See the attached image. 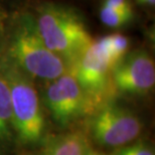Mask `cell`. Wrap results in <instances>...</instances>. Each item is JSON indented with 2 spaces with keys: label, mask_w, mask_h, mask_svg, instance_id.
I'll return each instance as SVG.
<instances>
[{
  "label": "cell",
  "mask_w": 155,
  "mask_h": 155,
  "mask_svg": "<svg viewBox=\"0 0 155 155\" xmlns=\"http://www.w3.org/2000/svg\"><path fill=\"white\" fill-rule=\"evenodd\" d=\"M8 60L27 76L48 82L69 71L66 61L43 42L31 17H23L15 28L9 43Z\"/></svg>",
  "instance_id": "7a4b0ae2"
},
{
  "label": "cell",
  "mask_w": 155,
  "mask_h": 155,
  "mask_svg": "<svg viewBox=\"0 0 155 155\" xmlns=\"http://www.w3.org/2000/svg\"><path fill=\"white\" fill-rule=\"evenodd\" d=\"M99 16L102 23L111 28H119L127 25L134 17V13L118 11L115 9L102 6L99 11Z\"/></svg>",
  "instance_id": "8fae6325"
},
{
  "label": "cell",
  "mask_w": 155,
  "mask_h": 155,
  "mask_svg": "<svg viewBox=\"0 0 155 155\" xmlns=\"http://www.w3.org/2000/svg\"><path fill=\"white\" fill-rule=\"evenodd\" d=\"M115 91L125 94L143 95L155 85V64L147 51L139 49L127 52L112 69Z\"/></svg>",
  "instance_id": "52a82bcc"
},
{
  "label": "cell",
  "mask_w": 155,
  "mask_h": 155,
  "mask_svg": "<svg viewBox=\"0 0 155 155\" xmlns=\"http://www.w3.org/2000/svg\"><path fill=\"white\" fill-rule=\"evenodd\" d=\"M102 6H106V7L115 9L118 11L134 13L132 3L130 2V0H103Z\"/></svg>",
  "instance_id": "4fadbf2b"
},
{
  "label": "cell",
  "mask_w": 155,
  "mask_h": 155,
  "mask_svg": "<svg viewBox=\"0 0 155 155\" xmlns=\"http://www.w3.org/2000/svg\"><path fill=\"white\" fill-rule=\"evenodd\" d=\"M46 107L61 126H67L85 114H93L87 96L76 78L68 72L48 81L45 90Z\"/></svg>",
  "instance_id": "8992f818"
},
{
  "label": "cell",
  "mask_w": 155,
  "mask_h": 155,
  "mask_svg": "<svg viewBox=\"0 0 155 155\" xmlns=\"http://www.w3.org/2000/svg\"><path fill=\"white\" fill-rule=\"evenodd\" d=\"M9 88L14 132L23 143H36L45 132V117L30 77L6 60L0 64Z\"/></svg>",
  "instance_id": "3957f363"
},
{
  "label": "cell",
  "mask_w": 155,
  "mask_h": 155,
  "mask_svg": "<svg viewBox=\"0 0 155 155\" xmlns=\"http://www.w3.org/2000/svg\"><path fill=\"white\" fill-rule=\"evenodd\" d=\"M142 131L140 119L129 109L108 101L93 113L90 133L106 147H121L131 143Z\"/></svg>",
  "instance_id": "5b68a950"
},
{
  "label": "cell",
  "mask_w": 155,
  "mask_h": 155,
  "mask_svg": "<svg viewBox=\"0 0 155 155\" xmlns=\"http://www.w3.org/2000/svg\"><path fill=\"white\" fill-rule=\"evenodd\" d=\"M7 18H8L7 12L0 6V38H1L3 32H4V30H5Z\"/></svg>",
  "instance_id": "5bb4252c"
},
{
  "label": "cell",
  "mask_w": 155,
  "mask_h": 155,
  "mask_svg": "<svg viewBox=\"0 0 155 155\" xmlns=\"http://www.w3.org/2000/svg\"><path fill=\"white\" fill-rule=\"evenodd\" d=\"M35 22L45 45L63 58L69 69L94 40L82 18L64 6L45 4Z\"/></svg>",
  "instance_id": "6da1fadb"
},
{
  "label": "cell",
  "mask_w": 155,
  "mask_h": 155,
  "mask_svg": "<svg viewBox=\"0 0 155 155\" xmlns=\"http://www.w3.org/2000/svg\"><path fill=\"white\" fill-rule=\"evenodd\" d=\"M14 134L9 88L2 71L0 70V144L7 143Z\"/></svg>",
  "instance_id": "9c48e42d"
},
{
  "label": "cell",
  "mask_w": 155,
  "mask_h": 155,
  "mask_svg": "<svg viewBox=\"0 0 155 155\" xmlns=\"http://www.w3.org/2000/svg\"><path fill=\"white\" fill-rule=\"evenodd\" d=\"M88 155H106L102 152H99V151H96V150H93L91 148H89V151H88Z\"/></svg>",
  "instance_id": "2e32d148"
},
{
  "label": "cell",
  "mask_w": 155,
  "mask_h": 155,
  "mask_svg": "<svg viewBox=\"0 0 155 155\" xmlns=\"http://www.w3.org/2000/svg\"><path fill=\"white\" fill-rule=\"evenodd\" d=\"M89 148L83 134L66 133L48 141L45 155H88Z\"/></svg>",
  "instance_id": "ba28073f"
},
{
  "label": "cell",
  "mask_w": 155,
  "mask_h": 155,
  "mask_svg": "<svg viewBox=\"0 0 155 155\" xmlns=\"http://www.w3.org/2000/svg\"><path fill=\"white\" fill-rule=\"evenodd\" d=\"M140 4L143 5H148V6H154L155 4V0H137Z\"/></svg>",
  "instance_id": "9a60e30c"
},
{
  "label": "cell",
  "mask_w": 155,
  "mask_h": 155,
  "mask_svg": "<svg viewBox=\"0 0 155 155\" xmlns=\"http://www.w3.org/2000/svg\"><path fill=\"white\" fill-rule=\"evenodd\" d=\"M113 155H154V151L150 145L139 141L119 147Z\"/></svg>",
  "instance_id": "7c38bea8"
},
{
  "label": "cell",
  "mask_w": 155,
  "mask_h": 155,
  "mask_svg": "<svg viewBox=\"0 0 155 155\" xmlns=\"http://www.w3.org/2000/svg\"><path fill=\"white\" fill-rule=\"evenodd\" d=\"M113 61L98 39L93 40L77 61L70 67L81 88L87 96L93 113L107 103L115 91L112 83Z\"/></svg>",
  "instance_id": "277c9868"
},
{
  "label": "cell",
  "mask_w": 155,
  "mask_h": 155,
  "mask_svg": "<svg viewBox=\"0 0 155 155\" xmlns=\"http://www.w3.org/2000/svg\"><path fill=\"white\" fill-rule=\"evenodd\" d=\"M99 43L109 55L114 66L128 52L130 41L127 36L121 33H112V35L103 36L98 39Z\"/></svg>",
  "instance_id": "30bf717a"
}]
</instances>
